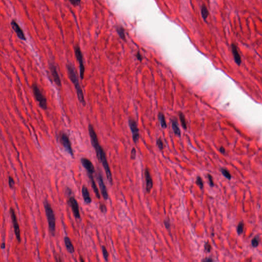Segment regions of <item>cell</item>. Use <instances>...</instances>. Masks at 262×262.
I'll return each mask as SVG.
<instances>
[{
	"mask_svg": "<svg viewBox=\"0 0 262 262\" xmlns=\"http://www.w3.org/2000/svg\"><path fill=\"white\" fill-rule=\"evenodd\" d=\"M88 131H89L90 137L92 145L95 149L97 158L98 159L99 162L102 164V165L106 171L107 179L109 181V182L110 183V184L112 185L113 183V178H112V173L111 172L110 168L108 162L106 159V153H105V151L103 150V148L99 144L97 134L95 132L93 125L91 124H90L89 125Z\"/></svg>",
	"mask_w": 262,
	"mask_h": 262,
	"instance_id": "1",
	"label": "cell"
},
{
	"mask_svg": "<svg viewBox=\"0 0 262 262\" xmlns=\"http://www.w3.org/2000/svg\"><path fill=\"white\" fill-rule=\"evenodd\" d=\"M67 73L68 75L69 78H70L71 81L74 85V87L76 90V94L77 95L78 100L80 101V103L84 106L85 105V101L84 97V93L81 86L80 85L78 77L77 76V74L75 69L74 68V67L71 64H68L67 65Z\"/></svg>",
	"mask_w": 262,
	"mask_h": 262,
	"instance_id": "2",
	"label": "cell"
},
{
	"mask_svg": "<svg viewBox=\"0 0 262 262\" xmlns=\"http://www.w3.org/2000/svg\"><path fill=\"white\" fill-rule=\"evenodd\" d=\"M44 207L45 209L46 216L47 218L48 222L49 225L50 232L52 236H54L55 233V227H56V222H55V216L54 213L51 206L48 202H44Z\"/></svg>",
	"mask_w": 262,
	"mask_h": 262,
	"instance_id": "3",
	"label": "cell"
},
{
	"mask_svg": "<svg viewBox=\"0 0 262 262\" xmlns=\"http://www.w3.org/2000/svg\"><path fill=\"white\" fill-rule=\"evenodd\" d=\"M33 92L35 97L37 101L39 103L40 106L43 109H46L47 108V99L45 96L43 95L42 92L41 91L40 89L38 88V85L34 84L33 85Z\"/></svg>",
	"mask_w": 262,
	"mask_h": 262,
	"instance_id": "4",
	"label": "cell"
},
{
	"mask_svg": "<svg viewBox=\"0 0 262 262\" xmlns=\"http://www.w3.org/2000/svg\"><path fill=\"white\" fill-rule=\"evenodd\" d=\"M74 52L76 59L78 61L80 66V77L81 80H83L84 78V75L85 72V68L84 66V60H83V56L82 54L81 50L78 46H76L74 48Z\"/></svg>",
	"mask_w": 262,
	"mask_h": 262,
	"instance_id": "5",
	"label": "cell"
},
{
	"mask_svg": "<svg viewBox=\"0 0 262 262\" xmlns=\"http://www.w3.org/2000/svg\"><path fill=\"white\" fill-rule=\"evenodd\" d=\"M60 141L61 144H62L64 148H65V151L69 154H70L71 156L73 157L74 154L72 150L71 143L68 135L64 133L61 134L60 136Z\"/></svg>",
	"mask_w": 262,
	"mask_h": 262,
	"instance_id": "6",
	"label": "cell"
},
{
	"mask_svg": "<svg viewBox=\"0 0 262 262\" xmlns=\"http://www.w3.org/2000/svg\"><path fill=\"white\" fill-rule=\"evenodd\" d=\"M10 213L11 215V218H12V222L13 223V228H14V231L15 232V236L17 239L18 241H21V233H20V230L19 225L17 222V218L15 215V212L13 210V208H11L10 210Z\"/></svg>",
	"mask_w": 262,
	"mask_h": 262,
	"instance_id": "7",
	"label": "cell"
},
{
	"mask_svg": "<svg viewBox=\"0 0 262 262\" xmlns=\"http://www.w3.org/2000/svg\"><path fill=\"white\" fill-rule=\"evenodd\" d=\"M129 124L131 129V132L132 134L133 140L135 143L138 142L139 139V132L138 127L136 122L133 119H129Z\"/></svg>",
	"mask_w": 262,
	"mask_h": 262,
	"instance_id": "8",
	"label": "cell"
},
{
	"mask_svg": "<svg viewBox=\"0 0 262 262\" xmlns=\"http://www.w3.org/2000/svg\"><path fill=\"white\" fill-rule=\"evenodd\" d=\"M69 202L75 217L77 219H80V215L79 210V206L77 200L74 197H72L70 198L69 200Z\"/></svg>",
	"mask_w": 262,
	"mask_h": 262,
	"instance_id": "9",
	"label": "cell"
},
{
	"mask_svg": "<svg viewBox=\"0 0 262 262\" xmlns=\"http://www.w3.org/2000/svg\"><path fill=\"white\" fill-rule=\"evenodd\" d=\"M97 179L99 188L101 190V194L102 195L104 199L108 200L109 198L108 191L106 190V186L105 185L103 180L102 176L100 174H98L97 175Z\"/></svg>",
	"mask_w": 262,
	"mask_h": 262,
	"instance_id": "10",
	"label": "cell"
},
{
	"mask_svg": "<svg viewBox=\"0 0 262 262\" xmlns=\"http://www.w3.org/2000/svg\"><path fill=\"white\" fill-rule=\"evenodd\" d=\"M80 161H81L83 166L85 168V169L89 173V174L93 175V173H94V172H95V169H94V166L93 164L92 163V162L89 159H88L87 158H82L80 160Z\"/></svg>",
	"mask_w": 262,
	"mask_h": 262,
	"instance_id": "11",
	"label": "cell"
},
{
	"mask_svg": "<svg viewBox=\"0 0 262 262\" xmlns=\"http://www.w3.org/2000/svg\"><path fill=\"white\" fill-rule=\"evenodd\" d=\"M11 26H12L13 30L15 31V33H16V34L17 35V37L19 38H20L21 40H23V41L26 40L25 34L23 33V31L22 30V29L20 28L19 25H18V24L14 20L12 21Z\"/></svg>",
	"mask_w": 262,
	"mask_h": 262,
	"instance_id": "12",
	"label": "cell"
},
{
	"mask_svg": "<svg viewBox=\"0 0 262 262\" xmlns=\"http://www.w3.org/2000/svg\"><path fill=\"white\" fill-rule=\"evenodd\" d=\"M50 69L51 71L52 76L53 77V80L55 83V84H56V85L61 87L62 85V83H61V78L59 76V74L57 72V70L56 68V67L54 65H51L50 67Z\"/></svg>",
	"mask_w": 262,
	"mask_h": 262,
	"instance_id": "13",
	"label": "cell"
},
{
	"mask_svg": "<svg viewBox=\"0 0 262 262\" xmlns=\"http://www.w3.org/2000/svg\"><path fill=\"white\" fill-rule=\"evenodd\" d=\"M145 178L146 180V190L147 192L150 193L153 186V182L150 171L148 169H146L145 171Z\"/></svg>",
	"mask_w": 262,
	"mask_h": 262,
	"instance_id": "14",
	"label": "cell"
},
{
	"mask_svg": "<svg viewBox=\"0 0 262 262\" xmlns=\"http://www.w3.org/2000/svg\"><path fill=\"white\" fill-rule=\"evenodd\" d=\"M232 50L235 62L237 63V65H240V64H241V58L240 55L239 53L238 52L237 46L234 44H232Z\"/></svg>",
	"mask_w": 262,
	"mask_h": 262,
	"instance_id": "15",
	"label": "cell"
},
{
	"mask_svg": "<svg viewBox=\"0 0 262 262\" xmlns=\"http://www.w3.org/2000/svg\"><path fill=\"white\" fill-rule=\"evenodd\" d=\"M82 195L83 197L84 201L87 204L91 203L92 199L90 196L89 192L88 190L87 187L85 186H83L82 187Z\"/></svg>",
	"mask_w": 262,
	"mask_h": 262,
	"instance_id": "16",
	"label": "cell"
},
{
	"mask_svg": "<svg viewBox=\"0 0 262 262\" xmlns=\"http://www.w3.org/2000/svg\"><path fill=\"white\" fill-rule=\"evenodd\" d=\"M65 245L67 249L70 253H73L74 252V247L72 244V241L68 237H66L64 238Z\"/></svg>",
	"mask_w": 262,
	"mask_h": 262,
	"instance_id": "17",
	"label": "cell"
},
{
	"mask_svg": "<svg viewBox=\"0 0 262 262\" xmlns=\"http://www.w3.org/2000/svg\"><path fill=\"white\" fill-rule=\"evenodd\" d=\"M89 177L90 180V181H91L92 187L93 188V190H94V192L95 193V195L96 196V197L99 199L101 198V195H100V194L99 193V190H98V188H97L96 185L95 181H94V178H93V175H92V174H89Z\"/></svg>",
	"mask_w": 262,
	"mask_h": 262,
	"instance_id": "18",
	"label": "cell"
},
{
	"mask_svg": "<svg viewBox=\"0 0 262 262\" xmlns=\"http://www.w3.org/2000/svg\"><path fill=\"white\" fill-rule=\"evenodd\" d=\"M201 12L202 17H203V20L206 21L208 17V16L209 15V12L207 10V8L204 5H203L202 6Z\"/></svg>",
	"mask_w": 262,
	"mask_h": 262,
	"instance_id": "19",
	"label": "cell"
},
{
	"mask_svg": "<svg viewBox=\"0 0 262 262\" xmlns=\"http://www.w3.org/2000/svg\"><path fill=\"white\" fill-rule=\"evenodd\" d=\"M172 127H173V131L174 132V133L178 136H180L181 135V131L179 129L178 125L177 124V122H172Z\"/></svg>",
	"mask_w": 262,
	"mask_h": 262,
	"instance_id": "20",
	"label": "cell"
},
{
	"mask_svg": "<svg viewBox=\"0 0 262 262\" xmlns=\"http://www.w3.org/2000/svg\"><path fill=\"white\" fill-rule=\"evenodd\" d=\"M159 119L160 123V125L161 126V127L163 128H166V123L165 117H164V114L160 113L159 115Z\"/></svg>",
	"mask_w": 262,
	"mask_h": 262,
	"instance_id": "21",
	"label": "cell"
},
{
	"mask_svg": "<svg viewBox=\"0 0 262 262\" xmlns=\"http://www.w3.org/2000/svg\"><path fill=\"white\" fill-rule=\"evenodd\" d=\"M221 173H222L224 177H226L227 179L228 180L231 179V175L230 174L229 172L227 169H222Z\"/></svg>",
	"mask_w": 262,
	"mask_h": 262,
	"instance_id": "22",
	"label": "cell"
},
{
	"mask_svg": "<svg viewBox=\"0 0 262 262\" xmlns=\"http://www.w3.org/2000/svg\"><path fill=\"white\" fill-rule=\"evenodd\" d=\"M179 117H180V119L181 122L183 127L184 129H186L187 127H186V121H185L184 115L182 113H180L179 114Z\"/></svg>",
	"mask_w": 262,
	"mask_h": 262,
	"instance_id": "23",
	"label": "cell"
},
{
	"mask_svg": "<svg viewBox=\"0 0 262 262\" xmlns=\"http://www.w3.org/2000/svg\"><path fill=\"white\" fill-rule=\"evenodd\" d=\"M102 251H103V255L105 261H108L109 253L105 246H102Z\"/></svg>",
	"mask_w": 262,
	"mask_h": 262,
	"instance_id": "24",
	"label": "cell"
},
{
	"mask_svg": "<svg viewBox=\"0 0 262 262\" xmlns=\"http://www.w3.org/2000/svg\"><path fill=\"white\" fill-rule=\"evenodd\" d=\"M244 229V223L242 221L240 222L237 227V232L239 234H242Z\"/></svg>",
	"mask_w": 262,
	"mask_h": 262,
	"instance_id": "25",
	"label": "cell"
},
{
	"mask_svg": "<svg viewBox=\"0 0 262 262\" xmlns=\"http://www.w3.org/2000/svg\"><path fill=\"white\" fill-rule=\"evenodd\" d=\"M196 183H197L198 186H199L200 188H201V189L203 188L204 185H203V181H202V179L201 177H197V180H196Z\"/></svg>",
	"mask_w": 262,
	"mask_h": 262,
	"instance_id": "26",
	"label": "cell"
},
{
	"mask_svg": "<svg viewBox=\"0 0 262 262\" xmlns=\"http://www.w3.org/2000/svg\"><path fill=\"white\" fill-rule=\"evenodd\" d=\"M117 33H118V34H119L120 37L122 39L124 40V38H125V34H124V30L122 28L118 29H117Z\"/></svg>",
	"mask_w": 262,
	"mask_h": 262,
	"instance_id": "27",
	"label": "cell"
},
{
	"mask_svg": "<svg viewBox=\"0 0 262 262\" xmlns=\"http://www.w3.org/2000/svg\"><path fill=\"white\" fill-rule=\"evenodd\" d=\"M99 209L101 212L103 213H106L107 211V208L106 206L104 204L101 203L99 205Z\"/></svg>",
	"mask_w": 262,
	"mask_h": 262,
	"instance_id": "28",
	"label": "cell"
},
{
	"mask_svg": "<svg viewBox=\"0 0 262 262\" xmlns=\"http://www.w3.org/2000/svg\"><path fill=\"white\" fill-rule=\"evenodd\" d=\"M8 183H9V185L10 188H13V186L14 185V181L13 180V178L11 176L9 177V180H8Z\"/></svg>",
	"mask_w": 262,
	"mask_h": 262,
	"instance_id": "29",
	"label": "cell"
},
{
	"mask_svg": "<svg viewBox=\"0 0 262 262\" xmlns=\"http://www.w3.org/2000/svg\"><path fill=\"white\" fill-rule=\"evenodd\" d=\"M251 244L253 245V247H256L258 246V240L257 237H255L254 239H253L252 241H251Z\"/></svg>",
	"mask_w": 262,
	"mask_h": 262,
	"instance_id": "30",
	"label": "cell"
},
{
	"mask_svg": "<svg viewBox=\"0 0 262 262\" xmlns=\"http://www.w3.org/2000/svg\"><path fill=\"white\" fill-rule=\"evenodd\" d=\"M136 155V151L134 148H132L131 152V158L132 160H134Z\"/></svg>",
	"mask_w": 262,
	"mask_h": 262,
	"instance_id": "31",
	"label": "cell"
},
{
	"mask_svg": "<svg viewBox=\"0 0 262 262\" xmlns=\"http://www.w3.org/2000/svg\"><path fill=\"white\" fill-rule=\"evenodd\" d=\"M157 144L158 148L161 150L164 148V144H163V143H162V141L160 139H158L157 140Z\"/></svg>",
	"mask_w": 262,
	"mask_h": 262,
	"instance_id": "32",
	"label": "cell"
},
{
	"mask_svg": "<svg viewBox=\"0 0 262 262\" xmlns=\"http://www.w3.org/2000/svg\"><path fill=\"white\" fill-rule=\"evenodd\" d=\"M211 247L210 244L208 242H207L205 244V250L208 253H209L211 251Z\"/></svg>",
	"mask_w": 262,
	"mask_h": 262,
	"instance_id": "33",
	"label": "cell"
},
{
	"mask_svg": "<svg viewBox=\"0 0 262 262\" xmlns=\"http://www.w3.org/2000/svg\"><path fill=\"white\" fill-rule=\"evenodd\" d=\"M80 1L81 0H70V1L72 4H73V5H75V6L78 5V4H80Z\"/></svg>",
	"mask_w": 262,
	"mask_h": 262,
	"instance_id": "34",
	"label": "cell"
},
{
	"mask_svg": "<svg viewBox=\"0 0 262 262\" xmlns=\"http://www.w3.org/2000/svg\"><path fill=\"white\" fill-rule=\"evenodd\" d=\"M208 178L209 179V184H210V185H211V187H213V186H214V185L213 180V177H212V176H211V175L208 174Z\"/></svg>",
	"mask_w": 262,
	"mask_h": 262,
	"instance_id": "35",
	"label": "cell"
},
{
	"mask_svg": "<svg viewBox=\"0 0 262 262\" xmlns=\"http://www.w3.org/2000/svg\"><path fill=\"white\" fill-rule=\"evenodd\" d=\"M164 224H165V227L167 229H169L170 227V224L168 221H164Z\"/></svg>",
	"mask_w": 262,
	"mask_h": 262,
	"instance_id": "36",
	"label": "cell"
},
{
	"mask_svg": "<svg viewBox=\"0 0 262 262\" xmlns=\"http://www.w3.org/2000/svg\"><path fill=\"white\" fill-rule=\"evenodd\" d=\"M136 56H137V59H138L139 61H141V60H142V57H141V55H140V53H137Z\"/></svg>",
	"mask_w": 262,
	"mask_h": 262,
	"instance_id": "37",
	"label": "cell"
},
{
	"mask_svg": "<svg viewBox=\"0 0 262 262\" xmlns=\"http://www.w3.org/2000/svg\"><path fill=\"white\" fill-rule=\"evenodd\" d=\"M220 151L222 154H224L225 153V148L223 147H221L220 148Z\"/></svg>",
	"mask_w": 262,
	"mask_h": 262,
	"instance_id": "38",
	"label": "cell"
},
{
	"mask_svg": "<svg viewBox=\"0 0 262 262\" xmlns=\"http://www.w3.org/2000/svg\"><path fill=\"white\" fill-rule=\"evenodd\" d=\"M1 248H2V249H4V248H5V243H2V244H1Z\"/></svg>",
	"mask_w": 262,
	"mask_h": 262,
	"instance_id": "39",
	"label": "cell"
},
{
	"mask_svg": "<svg viewBox=\"0 0 262 262\" xmlns=\"http://www.w3.org/2000/svg\"><path fill=\"white\" fill-rule=\"evenodd\" d=\"M202 261H204V262H206V261H213V260L211 259V258H207V259L203 260Z\"/></svg>",
	"mask_w": 262,
	"mask_h": 262,
	"instance_id": "40",
	"label": "cell"
},
{
	"mask_svg": "<svg viewBox=\"0 0 262 262\" xmlns=\"http://www.w3.org/2000/svg\"><path fill=\"white\" fill-rule=\"evenodd\" d=\"M80 262H84L85 260L82 258V257H80Z\"/></svg>",
	"mask_w": 262,
	"mask_h": 262,
	"instance_id": "41",
	"label": "cell"
}]
</instances>
